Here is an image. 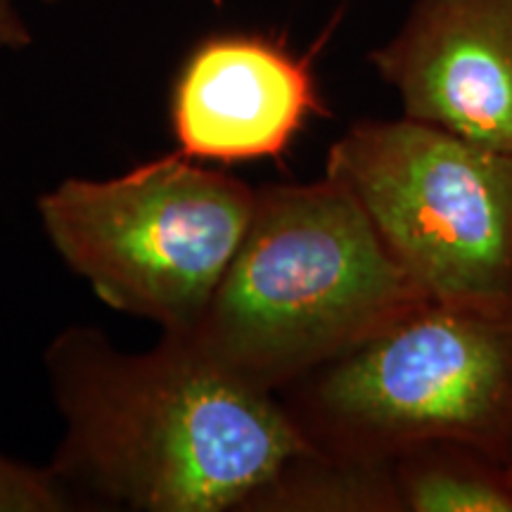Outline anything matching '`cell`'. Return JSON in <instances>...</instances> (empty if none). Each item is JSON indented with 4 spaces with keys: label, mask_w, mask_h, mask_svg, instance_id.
Returning <instances> with one entry per match:
<instances>
[{
    "label": "cell",
    "mask_w": 512,
    "mask_h": 512,
    "mask_svg": "<svg viewBox=\"0 0 512 512\" xmlns=\"http://www.w3.org/2000/svg\"><path fill=\"white\" fill-rule=\"evenodd\" d=\"M325 176L432 302L512 304V155L425 121L361 119Z\"/></svg>",
    "instance_id": "5b68a950"
},
{
    "label": "cell",
    "mask_w": 512,
    "mask_h": 512,
    "mask_svg": "<svg viewBox=\"0 0 512 512\" xmlns=\"http://www.w3.org/2000/svg\"><path fill=\"white\" fill-rule=\"evenodd\" d=\"M64 420L53 472L69 491L147 512L247 510L313 451L278 394L230 373L188 337L121 354L69 328L46 351Z\"/></svg>",
    "instance_id": "6da1fadb"
},
{
    "label": "cell",
    "mask_w": 512,
    "mask_h": 512,
    "mask_svg": "<svg viewBox=\"0 0 512 512\" xmlns=\"http://www.w3.org/2000/svg\"><path fill=\"white\" fill-rule=\"evenodd\" d=\"M392 472L401 512H512V470L475 448H408Z\"/></svg>",
    "instance_id": "ba28073f"
},
{
    "label": "cell",
    "mask_w": 512,
    "mask_h": 512,
    "mask_svg": "<svg viewBox=\"0 0 512 512\" xmlns=\"http://www.w3.org/2000/svg\"><path fill=\"white\" fill-rule=\"evenodd\" d=\"M31 43L27 22H24L12 0H0V48L22 50Z\"/></svg>",
    "instance_id": "8fae6325"
},
{
    "label": "cell",
    "mask_w": 512,
    "mask_h": 512,
    "mask_svg": "<svg viewBox=\"0 0 512 512\" xmlns=\"http://www.w3.org/2000/svg\"><path fill=\"white\" fill-rule=\"evenodd\" d=\"M325 112L309 57L242 31L197 43L169 100L178 152L195 162L283 159L306 121Z\"/></svg>",
    "instance_id": "52a82bcc"
},
{
    "label": "cell",
    "mask_w": 512,
    "mask_h": 512,
    "mask_svg": "<svg viewBox=\"0 0 512 512\" xmlns=\"http://www.w3.org/2000/svg\"><path fill=\"white\" fill-rule=\"evenodd\" d=\"M510 470H512V467H510Z\"/></svg>",
    "instance_id": "4fadbf2b"
},
{
    "label": "cell",
    "mask_w": 512,
    "mask_h": 512,
    "mask_svg": "<svg viewBox=\"0 0 512 512\" xmlns=\"http://www.w3.org/2000/svg\"><path fill=\"white\" fill-rule=\"evenodd\" d=\"M285 394L304 437L332 456L458 444L512 467V304L425 302Z\"/></svg>",
    "instance_id": "3957f363"
},
{
    "label": "cell",
    "mask_w": 512,
    "mask_h": 512,
    "mask_svg": "<svg viewBox=\"0 0 512 512\" xmlns=\"http://www.w3.org/2000/svg\"><path fill=\"white\" fill-rule=\"evenodd\" d=\"M53 467H31L0 453V512H62L76 508Z\"/></svg>",
    "instance_id": "30bf717a"
},
{
    "label": "cell",
    "mask_w": 512,
    "mask_h": 512,
    "mask_svg": "<svg viewBox=\"0 0 512 512\" xmlns=\"http://www.w3.org/2000/svg\"><path fill=\"white\" fill-rule=\"evenodd\" d=\"M432 302L335 178L266 185L245 240L188 337L230 373L285 392Z\"/></svg>",
    "instance_id": "7a4b0ae2"
},
{
    "label": "cell",
    "mask_w": 512,
    "mask_h": 512,
    "mask_svg": "<svg viewBox=\"0 0 512 512\" xmlns=\"http://www.w3.org/2000/svg\"><path fill=\"white\" fill-rule=\"evenodd\" d=\"M370 64L403 117L512 155V0H415Z\"/></svg>",
    "instance_id": "8992f818"
},
{
    "label": "cell",
    "mask_w": 512,
    "mask_h": 512,
    "mask_svg": "<svg viewBox=\"0 0 512 512\" xmlns=\"http://www.w3.org/2000/svg\"><path fill=\"white\" fill-rule=\"evenodd\" d=\"M256 190L166 155L126 174L67 178L38 200L57 254L98 297L164 335L197 328L245 240Z\"/></svg>",
    "instance_id": "277c9868"
},
{
    "label": "cell",
    "mask_w": 512,
    "mask_h": 512,
    "mask_svg": "<svg viewBox=\"0 0 512 512\" xmlns=\"http://www.w3.org/2000/svg\"><path fill=\"white\" fill-rule=\"evenodd\" d=\"M46 3H57V0H46Z\"/></svg>",
    "instance_id": "7c38bea8"
},
{
    "label": "cell",
    "mask_w": 512,
    "mask_h": 512,
    "mask_svg": "<svg viewBox=\"0 0 512 512\" xmlns=\"http://www.w3.org/2000/svg\"><path fill=\"white\" fill-rule=\"evenodd\" d=\"M261 512H401L392 460L304 453L247 505Z\"/></svg>",
    "instance_id": "9c48e42d"
}]
</instances>
